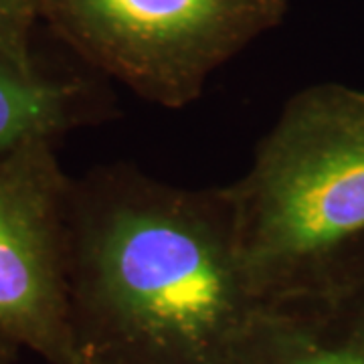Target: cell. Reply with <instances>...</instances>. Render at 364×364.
Returning <instances> with one entry per match:
<instances>
[{
  "mask_svg": "<svg viewBox=\"0 0 364 364\" xmlns=\"http://www.w3.org/2000/svg\"><path fill=\"white\" fill-rule=\"evenodd\" d=\"M261 304L231 188H188L128 162L73 178L69 312L79 364H243Z\"/></svg>",
  "mask_w": 364,
  "mask_h": 364,
  "instance_id": "obj_1",
  "label": "cell"
},
{
  "mask_svg": "<svg viewBox=\"0 0 364 364\" xmlns=\"http://www.w3.org/2000/svg\"><path fill=\"white\" fill-rule=\"evenodd\" d=\"M229 188L245 279L263 306L364 275V91L299 90Z\"/></svg>",
  "mask_w": 364,
  "mask_h": 364,
  "instance_id": "obj_2",
  "label": "cell"
},
{
  "mask_svg": "<svg viewBox=\"0 0 364 364\" xmlns=\"http://www.w3.org/2000/svg\"><path fill=\"white\" fill-rule=\"evenodd\" d=\"M287 9L289 0H41V18L90 67L182 109Z\"/></svg>",
  "mask_w": 364,
  "mask_h": 364,
  "instance_id": "obj_3",
  "label": "cell"
},
{
  "mask_svg": "<svg viewBox=\"0 0 364 364\" xmlns=\"http://www.w3.org/2000/svg\"><path fill=\"white\" fill-rule=\"evenodd\" d=\"M55 142L0 154V338L47 364H79L69 312L73 178Z\"/></svg>",
  "mask_w": 364,
  "mask_h": 364,
  "instance_id": "obj_4",
  "label": "cell"
},
{
  "mask_svg": "<svg viewBox=\"0 0 364 364\" xmlns=\"http://www.w3.org/2000/svg\"><path fill=\"white\" fill-rule=\"evenodd\" d=\"M243 364H364V275L265 304Z\"/></svg>",
  "mask_w": 364,
  "mask_h": 364,
  "instance_id": "obj_5",
  "label": "cell"
},
{
  "mask_svg": "<svg viewBox=\"0 0 364 364\" xmlns=\"http://www.w3.org/2000/svg\"><path fill=\"white\" fill-rule=\"evenodd\" d=\"M105 104L90 81L59 77L0 55V154L21 144L63 134L100 119Z\"/></svg>",
  "mask_w": 364,
  "mask_h": 364,
  "instance_id": "obj_6",
  "label": "cell"
},
{
  "mask_svg": "<svg viewBox=\"0 0 364 364\" xmlns=\"http://www.w3.org/2000/svg\"><path fill=\"white\" fill-rule=\"evenodd\" d=\"M41 18V0H0V55L33 65V28Z\"/></svg>",
  "mask_w": 364,
  "mask_h": 364,
  "instance_id": "obj_7",
  "label": "cell"
},
{
  "mask_svg": "<svg viewBox=\"0 0 364 364\" xmlns=\"http://www.w3.org/2000/svg\"><path fill=\"white\" fill-rule=\"evenodd\" d=\"M18 352L21 350H16L13 344L0 338V364H14L18 358Z\"/></svg>",
  "mask_w": 364,
  "mask_h": 364,
  "instance_id": "obj_8",
  "label": "cell"
}]
</instances>
